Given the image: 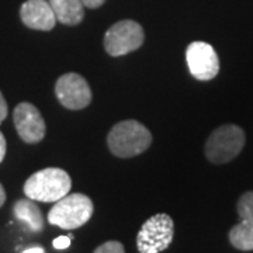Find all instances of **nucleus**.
I'll use <instances>...</instances> for the list:
<instances>
[{"label": "nucleus", "instance_id": "16", "mask_svg": "<svg viewBox=\"0 0 253 253\" xmlns=\"http://www.w3.org/2000/svg\"><path fill=\"white\" fill-rule=\"evenodd\" d=\"M71 241H72V236H58L56 239H54V245L55 249H66V248H69L71 246Z\"/></svg>", "mask_w": 253, "mask_h": 253}, {"label": "nucleus", "instance_id": "18", "mask_svg": "<svg viewBox=\"0 0 253 253\" xmlns=\"http://www.w3.org/2000/svg\"><path fill=\"white\" fill-rule=\"evenodd\" d=\"M6 151H7L6 138H4V135H3V134H1V131H0V163H1V161L4 159V156H6Z\"/></svg>", "mask_w": 253, "mask_h": 253}, {"label": "nucleus", "instance_id": "4", "mask_svg": "<svg viewBox=\"0 0 253 253\" xmlns=\"http://www.w3.org/2000/svg\"><path fill=\"white\" fill-rule=\"evenodd\" d=\"M245 145V132L234 124L218 126L206 142V156L212 163H228L241 154Z\"/></svg>", "mask_w": 253, "mask_h": 253}, {"label": "nucleus", "instance_id": "10", "mask_svg": "<svg viewBox=\"0 0 253 253\" xmlns=\"http://www.w3.org/2000/svg\"><path fill=\"white\" fill-rule=\"evenodd\" d=\"M21 21L33 30L49 31L56 24L54 10L48 0H27L20 9Z\"/></svg>", "mask_w": 253, "mask_h": 253}, {"label": "nucleus", "instance_id": "7", "mask_svg": "<svg viewBox=\"0 0 253 253\" xmlns=\"http://www.w3.org/2000/svg\"><path fill=\"white\" fill-rule=\"evenodd\" d=\"M55 94L63 107L69 110H82L91 101L89 83L79 73H65L55 84Z\"/></svg>", "mask_w": 253, "mask_h": 253}, {"label": "nucleus", "instance_id": "8", "mask_svg": "<svg viewBox=\"0 0 253 253\" xmlns=\"http://www.w3.org/2000/svg\"><path fill=\"white\" fill-rule=\"evenodd\" d=\"M186 61L190 73L199 81H211L219 72V58L207 42H191L186 49Z\"/></svg>", "mask_w": 253, "mask_h": 253}, {"label": "nucleus", "instance_id": "21", "mask_svg": "<svg viewBox=\"0 0 253 253\" xmlns=\"http://www.w3.org/2000/svg\"><path fill=\"white\" fill-rule=\"evenodd\" d=\"M23 253H44V249L40 248V246H36V248H30V249L24 251Z\"/></svg>", "mask_w": 253, "mask_h": 253}, {"label": "nucleus", "instance_id": "6", "mask_svg": "<svg viewBox=\"0 0 253 253\" xmlns=\"http://www.w3.org/2000/svg\"><path fill=\"white\" fill-rule=\"evenodd\" d=\"M144 40V30L136 21L123 20L107 30L104 36V48L111 56H123L141 48Z\"/></svg>", "mask_w": 253, "mask_h": 253}, {"label": "nucleus", "instance_id": "1", "mask_svg": "<svg viewBox=\"0 0 253 253\" xmlns=\"http://www.w3.org/2000/svg\"><path fill=\"white\" fill-rule=\"evenodd\" d=\"M71 176L59 168H46L31 174L24 183V194L41 203H56L69 194Z\"/></svg>", "mask_w": 253, "mask_h": 253}, {"label": "nucleus", "instance_id": "15", "mask_svg": "<svg viewBox=\"0 0 253 253\" xmlns=\"http://www.w3.org/2000/svg\"><path fill=\"white\" fill-rule=\"evenodd\" d=\"M93 253H126V249H124L121 242L109 241V242H104L103 245H100Z\"/></svg>", "mask_w": 253, "mask_h": 253}, {"label": "nucleus", "instance_id": "19", "mask_svg": "<svg viewBox=\"0 0 253 253\" xmlns=\"http://www.w3.org/2000/svg\"><path fill=\"white\" fill-rule=\"evenodd\" d=\"M84 7H89V9H97L100 7L106 0H82Z\"/></svg>", "mask_w": 253, "mask_h": 253}, {"label": "nucleus", "instance_id": "9", "mask_svg": "<svg viewBox=\"0 0 253 253\" xmlns=\"http://www.w3.org/2000/svg\"><path fill=\"white\" fill-rule=\"evenodd\" d=\"M13 121L20 138L27 144L41 142L45 136V121L34 104L23 101L13 113Z\"/></svg>", "mask_w": 253, "mask_h": 253}, {"label": "nucleus", "instance_id": "11", "mask_svg": "<svg viewBox=\"0 0 253 253\" xmlns=\"http://www.w3.org/2000/svg\"><path fill=\"white\" fill-rule=\"evenodd\" d=\"M54 10L56 21L65 26H78L84 17V4L82 0H48Z\"/></svg>", "mask_w": 253, "mask_h": 253}, {"label": "nucleus", "instance_id": "13", "mask_svg": "<svg viewBox=\"0 0 253 253\" xmlns=\"http://www.w3.org/2000/svg\"><path fill=\"white\" fill-rule=\"evenodd\" d=\"M229 242L239 251H253V222L242 219L229 231Z\"/></svg>", "mask_w": 253, "mask_h": 253}, {"label": "nucleus", "instance_id": "2", "mask_svg": "<svg viewBox=\"0 0 253 253\" xmlns=\"http://www.w3.org/2000/svg\"><path fill=\"white\" fill-rule=\"evenodd\" d=\"M111 154L118 158H132L145 152L152 144L148 128L135 120L121 121L111 128L107 136Z\"/></svg>", "mask_w": 253, "mask_h": 253}, {"label": "nucleus", "instance_id": "12", "mask_svg": "<svg viewBox=\"0 0 253 253\" xmlns=\"http://www.w3.org/2000/svg\"><path fill=\"white\" fill-rule=\"evenodd\" d=\"M14 215L26 222L34 232H40L44 228V218H42V212L38 208L34 200L31 199H21L18 200L14 204Z\"/></svg>", "mask_w": 253, "mask_h": 253}, {"label": "nucleus", "instance_id": "17", "mask_svg": "<svg viewBox=\"0 0 253 253\" xmlns=\"http://www.w3.org/2000/svg\"><path fill=\"white\" fill-rule=\"evenodd\" d=\"M7 113H9V110H7V103H6V100H4L1 91H0V124L3 123L4 118L7 117Z\"/></svg>", "mask_w": 253, "mask_h": 253}, {"label": "nucleus", "instance_id": "14", "mask_svg": "<svg viewBox=\"0 0 253 253\" xmlns=\"http://www.w3.org/2000/svg\"><path fill=\"white\" fill-rule=\"evenodd\" d=\"M238 214L241 219L253 222V191H248L241 196L238 201Z\"/></svg>", "mask_w": 253, "mask_h": 253}, {"label": "nucleus", "instance_id": "3", "mask_svg": "<svg viewBox=\"0 0 253 253\" xmlns=\"http://www.w3.org/2000/svg\"><path fill=\"white\" fill-rule=\"evenodd\" d=\"M93 201L87 196L82 193L66 194L49 210L48 221L51 225L71 231L84 225L93 215Z\"/></svg>", "mask_w": 253, "mask_h": 253}, {"label": "nucleus", "instance_id": "5", "mask_svg": "<svg viewBox=\"0 0 253 253\" xmlns=\"http://www.w3.org/2000/svg\"><path fill=\"white\" fill-rule=\"evenodd\" d=\"M174 236V224L170 215L156 214L146 219L136 235L139 253H161L166 251Z\"/></svg>", "mask_w": 253, "mask_h": 253}, {"label": "nucleus", "instance_id": "20", "mask_svg": "<svg viewBox=\"0 0 253 253\" xmlns=\"http://www.w3.org/2000/svg\"><path fill=\"white\" fill-rule=\"evenodd\" d=\"M4 201H6V191H4L3 186H1V183H0V207L4 204Z\"/></svg>", "mask_w": 253, "mask_h": 253}]
</instances>
